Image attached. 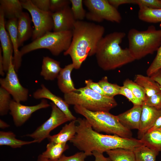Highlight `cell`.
Wrapping results in <instances>:
<instances>
[{"label":"cell","mask_w":161,"mask_h":161,"mask_svg":"<svg viewBox=\"0 0 161 161\" xmlns=\"http://www.w3.org/2000/svg\"><path fill=\"white\" fill-rule=\"evenodd\" d=\"M10 95L4 89L0 87V115L4 116L7 114L10 111V106L12 100Z\"/></svg>","instance_id":"cell-33"},{"label":"cell","mask_w":161,"mask_h":161,"mask_svg":"<svg viewBox=\"0 0 161 161\" xmlns=\"http://www.w3.org/2000/svg\"><path fill=\"white\" fill-rule=\"evenodd\" d=\"M138 17L141 20L150 23L161 22V9H153L143 6L139 7Z\"/></svg>","instance_id":"cell-28"},{"label":"cell","mask_w":161,"mask_h":161,"mask_svg":"<svg viewBox=\"0 0 161 161\" xmlns=\"http://www.w3.org/2000/svg\"><path fill=\"white\" fill-rule=\"evenodd\" d=\"M17 18L8 19L5 23V27L10 35L13 45V62L15 69L17 72L21 66L22 57L18 49Z\"/></svg>","instance_id":"cell-17"},{"label":"cell","mask_w":161,"mask_h":161,"mask_svg":"<svg viewBox=\"0 0 161 161\" xmlns=\"http://www.w3.org/2000/svg\"><path fill=\"white\" fill-rule=\"evenodd\" d=\"M160 115L161 109H157L149 106L143 102L138 130L139 136L140 138L153 126L157 119Z\"/></svg>","instance_id":"cell-16"},{"label":"cell","mask_w":161,"mask_h":161,"mask_svg":"<svg viewBox=\"0 0 161 161\" xmlns=\"http://www.w3.org/2000/svg\"><path fill=\"white\" fill-rule=\"evenodd\" d=\"M83 2L89 10L86 18L90 21L100 22L105 20L117 23L121 21L120 14L108 0H84Z\"/></svg>","instance_id":"cell-8"},{"label":"cell","mask_w":161,"mask_h":161,"mask_svg":"<svg viewBox=\"0 0 161 161\" xmlns=\"http://www.w3.org/2000/svg\"><path fill=\"white\" fill-rule=\"evenodd\" d=\"M87 156L84 152L81 151L69 156H66L63 154L56 161H85Z\"/></svg>","instance_id":"cell-40"},{"label":"cell","mask_w":161,"mask_h":161,"mask_svg":"<svg viewBox=\"0 0 161 161\" xmlns=\"http://www.w3.org/2000/svg\"><path fill=\"white\" fill-rule=\"evenodd\" d=\"M0 84L12 96L15 101L20 102L26 101L29 90L20 82L13 62V57L10 59L6 77L0 79Z\"/></svg>","instance_id":"cell-11"},{"label":"cell","mask_w":161,"mask_h":161,"mask_svg":"<svg viewBox=\"0 0 161 161\" xmlns=\"http://www.w3.org/2000/svg\"><path fill=\"white\" fill-rule=\"evenodd\" d=\"M16 135L12 132L0 131V145L8 146L13 148H21L22 146L37 143L35 140L25 141L17 139Z\"/></svg>","instance_id":"cell-26"},{"label":"cell","mask_w":161,"mask_h":161,"mask_svg":"<svg viewBox=\"0 0 161 161\" xmlns=\"http://www.w3.org/2000/svg\"><path fill=\"white\" fill-rule=\"evenodd\" d=\"M76 120H72L63 126L57 134L50 136L48 138L49 142L57 143H66L70 141L76 133Z\"/></svg>","instance_id":"cell-22"},{"label":"cell","mask_w":161,"mask_h":161,"mask_svg":"<svg viewBox=\"0 0 161 161\" xmlns=\"http://www.w3.org/2000/svg\"><path fill=\"white\" fill-rule=\"evenodd\" d=\"M32 20L29 14L23 12L18 18L17 31L19 47L32 36L33 30L31 26Z\"/></svg>","instance_id":"cell-19"},{"label":"cell","mask_w":161,"mask_h":161,"mask_svg":"<svg viewBox=\"0 0 161 161\" xmlns=\"http://www.w3.org/2000/svg\"><path fill=\"white\" fill-rule=\"evenodd\" d=\"M37 161H54L43 157L41 154L39 155L38 157Z\"/></svg>","instance_id":"cell-49"},{"label":"cell","mask_w":161,"mask_h":161,"mask_svg":"<svg viewBox=\"0 0 161 161\" xmlns=\"http://www.w3.org/2000/svg\"><path fill=\"white\" fill-rule=\"evenodd\" d=\"M9 125L4 121L0 120V127L2 129H4L9 126Z\"/></svg>","instance_id":"cell-48"},{"label":"cell","mask_w":161,"mask_h":161,"mask_svg":"<svg viewBox=\"0 0 161 161\" xmlns=\"http://www.w3.org/2000/svg\"><path fill=\"white\" fill-rule=\"evenodd\" d=\"M134 81L143 88L146 96L150 97L161 92L160 85L150 76L137 74L135 75Z\"/></svg>","instance_id":"cell-23"},{"label":"cell","mask_w":161,"mask_h":161,"mask_svg":"<svg viewBox=\"0 0 161 161\" xmlns=\"http://www.w3.org/2000/svg\"><path fill=\"white\" fill-rule=\"evenodd\" d=\"M150 77L157 82L161 87V68L152 75Z\"/></svg>","instance_id":"cell-45"},{"label":"cell","mask_w":161,"mask_h":161,"mask_svg":"<svg viewBox=\"0 0 161 161\" xmlns=\"http://www.w3.org/2000/svg\"><path fill=\"white\" fill-rule=\"evenodd\" d=\"M2 50L1 47L0 48V74L1 76H4L5 75L4 71Z\"/></svg>","instance_id":"cell-47"},{"label":"cell","mask_w":161,"mask_h":161,"mask_svg":"<svg viewBox=\"0 0 161 161\" xmlns=\"http://www.w3.org/2000/svg\"><path fill=\"white\" fill-rule=\"evenodd\" d=\"M72 11L75 20L83 21L86 17V12L83 7L82 0H70Z\"/></svg>","instance_id":"cell-32"},{"label":"cell","mask_w":161,"mask_h":161,"mask_svg":"<svg viewBox=\"0 0 161 161\" xmlns=\"http://www.w3.org/2000/svg\"></svg>","instance_id":"cell-50"},{"label":"cell","mask_w":161,"mask_h":161,"mask_svg":"<svg viewBox=\"0 0 161 161\" xmlns=\"http://www.w3.org/2000/svg\"><path fill=\"white\" fill-rule=\"evenodd\" d=\"M51 112L49 118L33 132L26 135L40 143L50 136V132L69 120L65 114L52 102L50 103Z\"/></svg>","instance_id":"cell-10"},{"label":"cell","mask_w":161,"mask_h":161,"mask_svg":"<svg viewBox=\"0 0 161 161\" xmlns=\"http://www.w3.org/2000/svg\"><path fill=\"white\" fill-rule=\"evenodd\" d=\"M76 121V133L69 141L87 156L92 155L94 151L103 153L119 148L133 150L144 145L140 139L100 134L95 131L85 118L79 117Z\"/></svg>","instance_id":"cell-1"},{"label":"cell","mask_w":161,"mask_h":161,"mask_svg":"<svg viewBox=\"0 0 161 161\" xmlns=\"http://www.w3.org/2000/svg\"><path fill=\"white\" fill-rule=\"evenodd\" d=\"M135 4L139 7H145L153 9H161L160 0H135Z\"/></svg>","instance_id":"cell-39"},{"label":"cell","mask_w":161,"mask_h":161,"mask_svg":"<svg viewBox=\"0 0 161 161\" xmlns=\"http://www.w3.org/2000/svg\"><path fill=\"white\" fill-rule=\"evenodd\" d=\"M148 106L157 109H161V92L150 97H145L143 102Z\"/></svg>","instance_id":"cell-37"},{"label":"cell","mask_w":161,"mask_h":161,"mask_svg":"<svg viewBox=\"0 0 161 161\" xmlns=\"http://www.w3.org/2000/svg\"><path fill=\"white\" fill-rule=\"evenodd\" d=\"M72 30L49 32L41 37L23 47L20 51L21 57L34 50L48 49L51 54L58 56L69 48L72 40Z\"/></svg>","instance_id":"cell-7"},{"label":"cell","mask_w":161,"mask_h":161,"mask_svg":"<svg viewBox=\"0 0 161 161\" xmlns=\"http://www.w3.org/2000/svg\"><path fill=\"white\" fill-rule=\"evenodd\" d=\"M52 17L54 32L72 30L76 21L69 6L52 13Z\"/></svg>","instance_id":"cell-14"},{"label":"cell","mask_w":161,"mask_h":161,"mask_svg":"<svg viewBox=\"0 0 161 161\" xmlns=\"http://www.w3.org/2000/svg\"><path fill=\"white\" fill-rule=\"evenodd\" d=\"M106 152L112 161H136L133 150L119 148L109 150Z\"/></svg>","instance_id":"cell-29"},{"label":"cell","mask_w":161,"mask_h":161,"mask_svg":"<svg viewBox=\"0 0 161 161\" xmlns=\"http://www.w3.org/2000/svg\"><path fill=\"white\" fill-rule=\"evenodd\" d=\"M156 55L146 70V74L150 77L161 68V45L157 50Z\"/></svg>","instance_id":"cell-35"},{"label":"cell","mask_w":161,"mask_h":161,"mask_svg":"<svg viewBox=\"0 0 161 161\" xmlns=\"http://www.w3.org/2000/svg\"><path fill=\"white\" fill-rule=\"evenodd\" d=\"M0 8L4 16L8 19L17 18L23 12V8L20 1L18 0H0Z\"/></svg>","instance_id":"cell-24"},{"label":"cell","mask_w":161,"mask_h":161,"mask_svg":"<svg viewBox=\"0 0 161 161\" xmlns=\"http://www.w3.org/2000/svg\"><path fill=\"white\" fill-rule=\"evenodd\" d=\"M75 112L83 116L95 131L112 134L128 138L132 137L131 130L123 125L117 116L104 112H92L80 106L74 107Z\"/></svg>","instance_id":"cell-4"},{"label":"cell","mask_w":161,"mask_h":161,"mask_svg":"<svg viewBox=\"0 0 161 161\" xmlns=\"http://www.w3.org/2000/svg\"><path fill=\"white\" fill-rule=\"evenodd\" d=\"M49 11L54 13L59 11L65 7L69 6L70 0H50Z\"/></svg>","instance_id":"cell-38"},{"label":"cell","mask_w":161,"mask_h":161,"mask_svg":"<svg viewBox=\"0 0 161 161\" xmlns=\"http://www.w3.org/2000/svg\"><path fill=\"white\" fill-rule=\"evenodd\" d=\"M109 3L117 9L118 7L126 4H135V0H108Z\"/></svg>","instance_id":"cell-43"},{"label":"cell","mask_w":161,"mask_h":161,"mask_svg":"<svg viewBox=\"0 0 161 161\" xmlns=\"http://www.w3.org/2000/svg\"><path fill=\"white\" fill-rule=\"evenodd\" d=\"M126 33L114 32L103 37L99 42L95 55L98 66L104 71L112 70L135 60L128 48L120 45Z\"/></svg>","instance_id":"cell-3"},{"label":"cell","mask_w":161,"mask_h":161,"mask_svg":"<svg viewBox=\"0 0 161 161\" xmlns=\"http://www.w3.org/2000/svg\"><path fill=\"white\" fill-rule=\"evenodd\" d=\"M106 96L114 97L115 96L119 95L120 86L117 84L112 83L108 81L107 76H104L98 82Z\"/></svg>","instance_id":"cell-31"},{"label":"cell","mask_w":161,"mask_h":161,"mask_svg":"<svg viewBox=\"0 0 161 161\" xmlns=\"http://www.w3.org/2000/svg\"><path fill=\"white\" fill-rule=\"evenodd\" d=\"M69 148L66 143H57L50 142L47 145L46 150L41 154L45 158L56 161Z\"/></svg>","instance_id":"cell-25"},{"label":"cell","mask_w":161,"mask_h":161,"mask_svg":"<svg viewBox=\"0 0 161 161\" xmlns=\"http://www.w3.org/2000/svg\"><path fill=\"white\" fill-rule=\"evenodd\" d=\"M20 1L23 8L29 12L31 17L34 27L32 36L33 41L53 30L54 23L52 12L40 10L32 4L31 0Z\"/></svg>","instance_id":"cell-9"},{"label":"cell","mask_w":161,"mask_h":161,"mask_svg":"<svg viewBox=\"0 0 161 161\" xmlns=\"http://www.w3.org/2000/svg\"><path fill=\"white\" fill-rule=\"evenodd\" d=\"M133 151L136 161H155L159 153L144 145L136 147Z\"/></svg>","instance_id":"cell-30"},{"label":"cell","mask_w":161,"mask_h":161,"mask_svg":"<svg viewBox=\"0 0 161 161\" xmlns=\"http://www.w3.org/2000/svg\"><path fill=\"white\" fill-rule=\"evenodd\" d=\"M64 100L69 105L81 106L92 112H109L117 105L114 97L100 94L86 86L64 94Z\"/></svg>","instance_id":"cell-6"},{"label":"cell","mask_w":161,"mask_h":161,"mask_svg":"<svg viewBox=\"0 0 161 161\" xmlns=\"http://www.w3.org/2000/svg\"><path fill=\"white\" fill-rule=\"evenodd\" d=\"M50 106V104L44 99H42L38 104L32 106L24 105L13 100H11L10 104V113L13 117L15 125L19 127L23 124L33 113Z\"/></svg>","instance_id":"cell-12"},{"label":"cell","mask_w":161,"mask_h":161,"mask_svg":"<svg viewBox=\"0 0 161 161\" xmlns=\"http://www.w3.org/2000/svg\"><path fill=\"white\" fill-rule=\"evenodd\" d=\"M119 95L126 97L134 105H142L143 102L137 98L128 88L123 86L120 87Z\"/></svg>","instance_id":"cell-36"},{"label":"cell","mask_w":161,"mask_h":161,"mask_svg":"<svg viewBox=\"0 0 161 161\" xmlns=\"http://www.w3.org/2000/svg\"><path fill=\"white\" fill-rule=\"evenodd\" d=\"M37 8L42 11H50V0H31Z\"/></svg>","instance_id":"cell-41"},{"label":"cell","mask_w":161,"mask_h":161,"mask_svg":"<svg viewBox=\"0 0 161 161\" xmlns=\"http://www.w3.org/2000/svg\"><path fill=\"white\" fill-rule=\"evenodd\" d=\"M85 83L86 86L94 91L106 96L105 93L97 82H95L92 80L88 79L86 80Z\"/></svg>","instance_id":"cell-42"},{"label":"cell","mask_w":161,"mask_h":161,"mask_svg":"<svg viewBox=\"0 0 161 161\" xmlns=\"http://www.w3.org/2000/svg\"><path fill=\"white\" fill-rule=\"evenodd\" d=\"M104 27L94 23L76 21L72 30V37L68 49L64 52L69 55L75 69H80L88 56L95 55L98 44L103 37Z\"/></svg>","instance_id":"cell-2"},{"label":"cell","mask_w":161,"mask_h":161,"mask_svg":"<svg viewBox=\"0 0 161 161\" xmlns=\"http://www.w3.org/2000/svg\"><path fill=\"white\" fill-rule=\"evenodd\" d=\"M127 38L129 49L135 60H139L157 51L161 45V29L153 25L143 31L132 28Z\"/></svg>","instance_id":"cell-5"},{"label":"cell","mask_w":161,"mask_h":161,"mask_svg":"<svg viewBox=\"0 0 161 161\" xmlns=\"http://www.w3.org/2000/svg\"><path fill=\"white\" fill-rule=\"evenodd\" d=\"M160 129H161V115L157 119L154 125L147 132Z\"/></svg>","instance_id":"cell-46"},{"label":"cell","mask_w":161,"mask_h":161,"mask_svg":"<svg viewBox=\"0 0 161 161\" xmlns=\"http://www.w3.org/2000/svg\"><path fill=\"white\" fill-rule=\"evenodd\" d=\"M74 69L72 63L62 68L57 78L58 87L64 94L72 92L76 89L71 77V74Z\"/></svg>","instance_id":"cell-20"},{"label":"cell","mask_w":161,"mask_h":161,"mask_svg":"<svg viewBox=\"0 0 161 161\" xmlns=\"http://www.w3.org/2000/svg\"><path fill=\"white\" fill-rule=\"evenodd\" d=\"M4 17L2 10L0 8V40L4 69L7 72L11 58L13 57V48L10 35L6 28Z\"/></svg>","instance_id":"cell-13"},{"label":"cell","mask_w":161,"mask_h":161,"mask_svg":"<svg viewBox=\"0 0 161 161\" xmlns=\"http://www.w3.org/2000/svg\"><path fill=\"white\" fill-rule=\"evenodd\" d=\"M123 86L129 89L138 99L144 102L146 95L143 88L139 85L129 79L125 80Z\"/></svg>","instance_id":"cell-34"},{"label":"cell","mask_w":161,"mask_h":161,"mask_svg":"<svg viewBox=\"0 0 161 161\" xmlns=\"http://www.w3.org/2000/svg\"><path fill=\"white\" fill-rule=\"evenodd\" d=\"M140 139L145 145L158 152L161 151V129L147 132Z\"/></svg>","instance_id":"cell-27"},{"label":"cell","mask_w":161,"mask_h":161,"mask_svg":"<svg viewBox=\"0 0 161 161\" xmlns=\"http://www.w3.org/2000/svg\"><path fill=\"white\" fill-rule=\"evenodd\" d=\"M92 155L95 158L94 161H112L109 157H105L103 153L97 151H93Z\"/></svg>","instance_id":"cell-44"},{"label":"cell","mask_w":161,"mask_h":161,"mask_svg":"<svg viewBox=\"0 0 161 161\" xmlns=\"http://www.w3.org/2000/svg\"><path fill=\"white\" fill-rule=\"evenodd\" d=\"M142 105H134L131 109L117 115L121 124L129 129H139Z\"/></svg>","instance_id":"cell-18"},{"label":"cell","mask_w":161,"mask_h":161,"mask_svg":"<svg viewBox=\"0 0 161 161\" xmlns=\"http://www.w3.org/2000/svg\"><path fill=\"white\" fill-rule=\"evenodd\" d=\"M62 68L59 61L49 57H44L41 75L47 80H53L57 78Z\"/></svg>","instance_id":"cell-21"},{"label":"cell","mask_w":161,"mask_h":161,"mask_svg":"<svg viewBox=\"0 0 161 161\" xmlns=\"http://www.w3.org/2000/svg\"><path fill=\"white\" fill-rule=\"evenodd\" d=\"M33 96L36 99H44L51 100L65 114L69 121L76 120L77 119L70 110L69 105L64 100L53 94L44 84L41 85V88L35 91L33 93Z\"/></svg>","instance_id":"cell-15"}]
</instances>
